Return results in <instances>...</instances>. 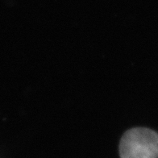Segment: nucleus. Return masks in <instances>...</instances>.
Segmentation results:
<instances>
[{
    "mask_svg": "<svg viewBox=\"0 0 158 158\" xmlns=\"http://www.w3.org/2000/svg\"><path fill=\"white\" fill-rule=\"evenodd\" d=\"M120 158H158V134L136 127L123 134L119 143Z\"/></svg>",
    "mask_w": 158,
    "mask_h": 158,
    "instance_id": "nucleus-1",
    "label": "nucleus"
}]
</instances>
